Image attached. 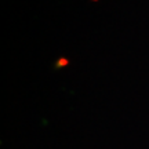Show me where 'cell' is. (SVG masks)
<instances>
[{
	"instance_id": "2",
	"label": "cell",
	"mask_w": 149,
	"mask_h": 149,
	"mask_svg": "<svg viewBox=\"0 0 149 149\" xmlns=\"http://www.w3.org/2000/svg\"><path fill=\"white\" fill-rule=\"evenodd\" d=\"M93 1H97V0H93Z\"/></svg>"
},
{
	"instance_id": "1",
	"label": "cell",
	"mask_w": 149,
	"mask_h": 149,
	"mask_svg": "<svg viewBox=\"0 0 149 149\" xmlns=\"http://www.w3.org/2000/svg\"><path fill=\"white\" fill-rule=\"evenodd\" d=\"M68 65H69V59L61 57V58L55 62V68H64V66H68Z\"/></svg>"
}]
</instances>
